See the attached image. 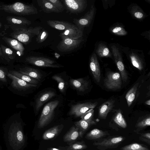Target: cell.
I'll use <instances>...</instances> for the list:
<instances>
[{"mask_svg": "<svg viewBox=\"0 0 150 150\" xmlns=\"http://www.w3.org/2000/svg\"><path fill=\"white\" fill-rule=\"evenodd\" d=\"M11 27L13 31L10 33L9 35L25 44L29 43L32 38L37 35L43 28L40 26L29 28H27L25 26H19L18 28H16L11 26Z\"/></svg>", "mask_w": 150, "mask_h": 150, "instance_id": "6da1fadb", "label": "cell"}, {"mask_svg": "<svg viewBox=\"0 0 150 150\" xmlns=\"http://www.w3.org/2000/svg\"><path fill=\"white\" fill-rule=\"evenodd\" d=\"M0 9L19 15H29L38 13L37 9L33 5H27L20 2L0 4Z\"/></svg>", "mask_w": 150, "mask_h": 150, "instance_id": "7a4b0ae2", "label": "cell"}, {"mask_svg": "<svg viewBox=\"0 0 150 150\" xmlns=\"http://www.w3.org/2000/svg\"><path fill=\"white\" fill-rule=\"evenodd\" d=\"M59 103V101L56 100L50 101L45 105L38 122V128H42L52 121L54 116V110Z\"/></svg>", "mask_w": 150, "mask_h": 150, "instance_id": "3957f363", "label": "cell"}, {"mask_svg": "<svg viewBox=\"0 0 150 150\" xmlns=\"http://www.w3.org/2000/svg\"><path fill=\"white\" fill-rule=\"evenodd\" d=\"M125 139V137L121 136H109L95 141L93 145L100 150L115 149L117 148Z\"/></svg>", "mask_w": 150, "mask_h": 150, "instance_id": "277c9868", "label": "cell"}, {"mask_svg": "<svg viewBox=\"0 0 150 150\" xmlns=\"http://www.w3.org/2000/svg\"><path fill=\"white\" fill-rule=\"evenodd\" d=\"M25 62L33 65L44 67L59 68L62 66L56 63V62L49 58L38 56H30L26 58Z\"/></svg>", "mask_w": 150, "mask_h": 150, "instance_id": "5b68a950", "label": "cell"}, {"mask_svg": "<svg viewBox=\"0 0 150 150\" xmlns=\"http://www.w3.org/2000/svg\"><path fill=\"white\" fill-rule=\"evenodd\" d=\"M104 83L108 89L115 90L120 89L122 83L120 74L117 72H108L104 80Z\"/></svg>", "mask_w": 150, "mask_h": 150, "instance_id": "8992f818", "label": "cell"}, {"mask_svg": "<svg viewBox=\"0 0 150 150\" xmlns=\"http://www.w3.org/2000/svg\"><path fill=\"white\" fill-rule=\"evenodd\" d=\"M97 104V102L92 103L88 102L78 103L71 106L69 114L76 117H80L88 110L94 108Z\"/></svg>", "mask_w": 150, "mask_h": 150, "instance_id": "52a82bcc", "label": "cell"}, {"mask_svg": "<svg viewBox=\"0 0 150 150\" xmlns=\"http://www.w3.org/2000/svg\"><path fill=\"white\" fill-rule=\"evenodd\" d=\"M63 1L67 10L71 13H80L86 7V2L84 0H64Z\"/></svg>", "mask_w": 150, "mask_h": 150, "instance_id": "ba28073f", "label": "cell"}, {"mask_svg": "<svg viewBox=\"0 0 150 150\" xmlns=\"http://www.w3.org/2000/svg\"><path fill=\"white\" fill-rule=\"evenodd\" d=\"M82 41L81 39L73 40L68 38L62 39L57 46L58 50L61 52L72 51L78 47Z\"/></svg>", "mask_w": 150, "mask_h": 150, "instance_id": "9c48e42d", "label": "cell"}, {"mask_svg": "<svg viewBox=\"0 0 150 150\" xmlns=\"http://www.w3.org/2000/svg\"><path fill=\"white\" fill-rule=\"evenodd\" d=\"M7 76L12 81V87L15 90L19 91H24L33 87H35L37 85L28 83L23 80L18 78L9 73Z\"/></svg>", "mask_w": 150, "mask_h": 150, "instance_id": "30bf717a", "label": "cell"}, {"mask_svg": "<svg viewBox=\"0 0 150 150\" xmlns=\"http://www.w3.org/2000/svg\"><path fill=\"white\" fill-rule=\"evenodd\" d=\"M89 65L94 79L97 82H99L101 79V72L99 63L95 54L91 58Z\"/></svg>", "mask_w": 150, "mask_h": 150, "instance_id": "8fae6325", "label": "cell"}, {"mask_svg": "<svg viewBox=\"0 0 150 150\" xmlns=\"http://www.w3.org/2000/svg\"><path fill=\"white\" fill-rule=\"evenodd\" d=\"M83 35L82 30L77 26L70 28L60 33L59 36L62 39L68 38L73 40L79 39Z\"/></svg>", "mask_w": 150, "mask_h": 150, "instance_id": "7c38bea8", "label": "cell"}, {"mask_svg": "<svg viewBox=\"0 0 150 150\" xmlns=\"http://www.w3.org/2000/svg\"><path fill=\"white\" fill-rule=\"evenodd\" d=\"M2 39L8 46L17 51L19 56L23 55L25 48L21 42L13 38L5 36Z\"/></svg>", "mask_w": 150, "mask_h": 150, "instance_id": "4fadbf2b", "label": "cell"}, {"mask_svg": "<svg viewBox=\"0 0 150 150\" xmlns=\"http://www.w3.org/2000/svg\"><path fill=\"white\" fill-rule=\"evenodd\" d=\"M56 95L55 93L52 91L45 92L40 95L36 99L35 110L36 112L39 111L40 108L46 102Z\"/></svg>", "mask_w": 150, "mask_h": 150, "instance_id": "5bb4252c", "label": "cell"}, {"mask_svg": "<svg viewBox=\"0 0 150 150\" xmlns=\"http://www.w3.org/2000/svg\"><path fill=\"white\" fill-rule=\"evenodd\" d=\"M47 24L52 28L60 30H64L76 26L72 23L64 21L49 20Z\"/></svg>", "mask_w": 150, "mask_h": 150, "instance_id": "9a60e30c", "label": "cell"}, {"mask_svg": "<svg viewBox=\"0 0 150 150\" xmlns=\"http://www.w3.org/2000/svg\"><path fill=\"white\" fill-rule=\"evenodd\" d=\"M6 20L9 25L19 26H25L31 23V22L27 18L16 16H8Z\"/></svg>", "mask_w": 150, "mask_h": 150, "instance_id": "2e32d148", "label": "cell"}, {"mask_svg": "<svg viewBox=\"0 0 150 150\" xmlns=\"http://www.w3.org/2000/svg\"><path fill=\"white\" fill-rule=\"evenodd\" d=\"M70 85L74 89L80 92H84L88 89L89 82L83 78L71 79Z\"/></svg>", "mask_w": 150, "mask_h": 150, "instance_id": "e0dca14e", "label": "cell"}, {"mask_svg": "<svg viewBox=\"0 0 150 150\" xmlns=\"http://www.w3.org/2000/svg\"><path fill=\"white\" fill-rule=\"evenodd\" d=\"M115 101L111 100H108L103 104L100 107L98 110V116L102 119L106 118L108 113L113 108Z\"/></svg>", "mask_w": 150, "mask_h": 150, "instance_id": "ac0fdd59", "label": "cell"}, {"mask_svg": "<svg viewBox=\"0 0 150 150\" xmlns=\"http://www.w3.org/2000/svg\"><path fill=\"white\" fill-rule=\"evenodd\" d=\"M109 135L110 134L107 131L95 128L88 133L85 137L88 140H97Z\"/></svg>", "mask_w": 150, "mask_h": 150, "instance_id": "d6986e66", "label": "cell"}, {"mask_svg": "<svg viewBox=\"0 0 150 150\" xmlns=\"http://www.w3.org/2000/svg\"><path fill=\"white\" fill-rule=\"evenodd\" d=\"M18 71L38 81H40L43 76L38 70L28 67L20 68Z\"/></svg>", "mask_w": 150, "mask_h": 150, "instance_id": "ffe728a7", "label": "cell"}, {"mask_svg": "<svg viewBox=\"0 0 150 150\" xmlns=\"http://www.w3.org/2000/svg\"><path fill=\"white\" fill-rule=\"evenodd\" d=\"M79 137H81L79 129L76 126H73L63 137L65 142H70L76 140Z\"/></svg>", "mask_w": 150, "mask_h": 150, "instance_id": "44dd1931", "label": "cell"}, {"mask_svg": "<svg viewBox=\"0 0 150 150\" xmlns=\"http://www.w3.org/2000/svg\"><path fill=\"white\" fill-rule=\"evenodd\" d=\"M63 127L62 125H57L47 130L42 135L43 139L47 140L54 138L60 132Z\"/></svg>", "mask_w": 150, "mask_h": 150, "instance_id": "7402d4cb", "label": "cell"}, {"mask_svg": "<svg viewBox=\"0 0 150 150\" xmlns=\"http://www.w3.org/2000/svg\"><path fill=\"white\" fill-rule=\"evenodd\" d=\"M37 1L38 5L45 13H50L52 12H61L59 10L47 0H38Z\"/></svg>", "mask_w": 150, "mask_h": 150, "instance_id": "603a6c76", "label": "cell"}, {"mask_svg": "<svg viewBox=\"0 0 150 150\" xmlns=\"http://www.w3.org/2000/svg\"><path fill=\"white\" fill-rule=\"evenodd\" d=\"M96 124V123L94 120L91 122H88L82 119L75 123V126L79 129L80 131L81 137L91 126Z\"/></svg>", "mask_w": 150, "mask_h": 150, "instance_id": "cb8c5ba5", "label": "cell"}, {"mask_svg": "<svg viewBox=\"0 0 150 150\" xmlns=\"http://www.w3.org/2000/svg\"><path fill=\"white\" fill-rule=\"evenodd\" d=\"M9 73L16 77L31 84L37 85L39 83V81L29 76L23 74L18 71H10Z\"/></svg>", "mask_w": 150, "mask_h": 150, "instance_id": "d4e9b609", "label": "cell"}, {"mask_svg": "<svg viewBox=\"0 0 150 150\" xmlns=\"http://www.w3.org/2000/svg\"><path fill=\"white\" fill-rule=\"evenodd\" d=\"M139 84V83H136L129 90L126 95L125 98L129 107L131 105L135 99Z\"/></svg>", "mask_w": 150, "mask_h": 150, "instance_id": "484cf974", "label": "cell"}, {"mask_svg": "<svg viewBox=\"0 0 150 150\" xmlns=\"http://www.w3.org/2000/svg\"><path fill=\"white\" fill-rule=\"evenodd\" d=\"M113 119L114 122L122 128H125L127 127V122L120 110L117 111L113 117Z\"/></svg>", "mask_w": 150, "mask_h": 150, "instance_id": "4316f807", "label": "cell"}, {"mask_svg": "<svg viewBox=\"0 0 150 150\" xmlns=\"http://www.w3.org/2000/svg\"><path fill=\"white\" fill-rule=\"evenodd\" d=\"M150 126V116L147 117L137 122L135 125L136 128L134 132L138 133L146 127Z\"/></svg>", "mask_w": 150, "mask_h": 150, "instance_id": "83f0119b", "label": "cell"}, {"mask_svg": "<svg viewBox=\"0 0 150 150\" xmlns=\"http://www.w3.org/2000/svg\"><path fill=\"white\" fill-rule=\"evenodd\" d=\"M52 78L55 80L58 83V88L62 93H65L66 89L68 83L62 77L59 75L56 74L52 76Z\"/></svg>", "mask_w": 150, "mask_h": 150, "instance_id": "f1b7e54d", "label": "cell"}, {"mask_svg": "<svg viewBox=\"0 0 150 150\" xmlns=\"http://www.w3.org/2000/svg\"><path fill=\"white\" fill-rule=\"evenodd\" d=\"M121 150H150L144 145L135 143L124 146L120 149Z\"/></svg>", "mask_w": 150, "mask_h": 150, "instance_id": "f546056e", "label": "cell"}, {"mask_svg": "<svg viewBox=\"0 0 150 150\" xmlns=\"http://www.w3.org/2000/svg\"><path fill=\"white\" fill-rule=\"evenodd\" d=\"M3 54L10 60L14 59L16 57V54L10 48L2 45L0 46Z\"/></svg>", "mask_w": 150, "mask_h": 150, "instance_id": "4dcf8cb0", "label": "cell"}, {"mask_svg": "<svg viewBox=\"0 0 150 150\" xmlns=\"http://www.w3.org/2000/svg\"><path fill=\"white\" fill-rule=\"evenodd\" d=\"M94 110L93 108H91L82 114L80 117L81 119L88 121L91 122L93 120V118L94 115Z\"/></svg>", "mask_w": 150, "mask_h": 150, "instance_id": "1f68e13d", "label": "cell"}, {"mask_svg": "<svg viewBox=\"0 0 150 150\" xmlns=\"http://www.w3.org/2000/svg\"><path fill=\"white\" fill-rule=\"evenodd\" d=\"M87 148V146L83 142H78L70 145L67 150H82Z\"/></svg>", "mask_w": 150, "mask_h": 150, "instance_id": "d6a6232c", "label": "cell"}, {"mask_svg": "<svg viewBox=\"0 0 150 150\" xmlns=\"http://www.w3.org/2000/svg\"><path fill=\"white\" fill-rule=\"evenodd\" d=\"M47 31L42 28L37 35L36 40L38 43H41L43 42L48 36Z\"/></svg>", "mask_w": 150, "mask_h": 150, "instance_id": "836d02e7", "label": "cell"}, {"mask_svg": "<svg viewBox=\"0 0 150 150\" xmlns=\"http://www.w3.org/2000/svg\"><path fill=\"white\" fill-rule=\"evenodd\" d=\"M8 73L6 68L0 67V82L4 83L7 82L6 76Z\"/></svg>", "mask_w": 150, "mask_h": 150, "instance_id": "e575fe53", "label": "cell"}, {"mask_svg": "<svg viewBox=\"0 0 150 150\" xmlns=\"http://www.w3.org/2000/svg\"><path fill=\"white\" fill-rule=\"evenodd\" d=\"M51 3L54 7L59 10L60 12L63 11L64 9V7L61 1L59 0H47Z\"/></svg>", "mask_w": 150, "mask_h": 150, "instance_id": "d590c367", "label": "cell"}, {"mask_svg": "<svg viewBox=\"0 0 150 150\" xmlns=\"http://www.w3.org/2000/svg\"><path fill=\"white\" fill-rule=\"evenodd\" d=\"M130 57L133 66L140 71L142 70L143 68V67L141 62L134 56H132Z\"/></svg>", "mask_w": 150, "mask_h": 150, "instance_id": "8d00e7d4", "label": "cell"}, {"mask_svg": "<svg viewBox=\"0 0 150 150\" xmlns=\"http://www.w3.org/2000/svg\"><path fill=\"white\" fill-rule=\"evenodd\" d=\"M112 31L113 33L120 35H124L126 33L122 28L119 27L115 28L113 29Z\"/></svg>", "mask_w": 150, "mask_h": 150, "instance_id": "74e56055", "label": "cell"}, {"mask_svg": "<svg viewBox=\"0 0 150 150\" xmlns=\"http://www.w3.org/2000/svg\"><path fill=\"white\" fill-rule=\"evenodd\" d=\"M101 50L98 51L99 54L101 56H106L108 55L109 53V51L107 47H105L101 49Z\"/></svg>", "mask_w": 150, "mask_h": 150, "instance_id": "f35d334b", "label": "cell"}, {"mask_svg": "<svg viewBox=\"0 0 150 150\" xmlns=\"http://www.w3.org/2000/svg\"><path fill=\"white\" fill-rule=\"evenodd\" d=\"M10 60L2 53L1 48L0 46V62L6 61L9 62Z\"/></svg>", "mask_w": 150, "mask_h": 150, "instance_id": "ab89813d", "label": "cell"}, {"mask_svg": "<svg viewBox=\"0 0 150 150\" xmlns=\"http://www.w3.org/2000/svg\"><path fill=\"white\" fill-rule=\"evenodd\" d=\"M139 138L140 140L148 144L149 145H150V139H148L141 136L139 137Z\"/></svg>", "mask_w": 150, "mask_h": 150, "instance_id": "60d3db41", "label": "cell"}, {"mask_svg": "<svg viewBox=\"0 0 150 150\" xmlns=\"http://www.w3.org/2000/svg\"><path fill=\"white\" fill-rule=\"evenodd\" d=\"M140 136L147 138L149 139H150V132H146L142 133H138Z\"/></svg>", "mask_w": 150, "mask_h": 150, "instance_id": "b9f144b4", "label": "cell"}, {"mask_svg": "<svg viewBox=\"0 0 150 150\" xmlns=\"http://www.w3.org/2000/svg\"><path fill=\"white\" fill-rule=\"evenodd\" d=\"M135 16L137 18H141L143 16V14L140 12H137L134 13Z\"/></svg>", "mask_w": 150, "mask_h": 150, "instance_id": "7bdbcfd3", "label": "cell"}, {"mask_svg": "<svg viewBox=\"0 0 150 150\" xmlns=\"http://www.w3.org/2000/svg\"><path fill=\"white\" fill-rule=\"evenodd\" d=\"M145 103L146 104L150 105V100H149L145 102Z\"/></svg>", "mask_w": 150, "mask_h": 150, "instance_id": "ee69618b", "label": "cell"}, {"mask_svg": "<svg viewBox=\"0 0 150 150\" xmlns=\"http://www.w3.org/2000/svg\"><path fill=\"white\" fill-rule=\"evenodd\" d=\"M49 150H60L58 149L54 148H50L49 149Z\"/></svg>", "mask_w": 150, "mask_h": 150, "instance_id": "f6af8a7d", "label": "cell"}, {"mask_svg": "<svg viewBox=\"0 0 150 150\" xmlns=\"http://www.w3.org/2000/svg\"><path fill=\"white\" fill-rule=\"evenodd\" d=\"M1 27V23H0V28Z\"/></svg>", "mask_w": 150, "mask_h": 150, "instance_id": "bcb514c9", "label": "cell"}, {"mask_svg": "<svg viewBox=\"0 0 150 150\" xmlns=\"http://www.w3.org/2000/svg\"></svg>", "mask_w": 150, "mask_h": 150, "instance_id": "7dc6e473", "label": "cell"}]
</instances>
